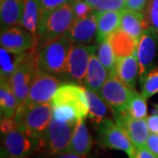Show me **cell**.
Masks as SVG:
<instances>
[{
  "label": "cell",
  "mask_w": 158,
  "mask_h": 158,
  "mask_svg": "<svg viewBox=\"0 0 158 158\" xmlns=\"http://www.w3.org/2000/svg\"><path fill=\"white\" fill-rule=\"evenodd\" d=\"M141 93L146 98L158 94V68H154L141 79Z\"/></svg>",
  "instance_id": "obj_29"
},
{
  "label": "cell",
  "mask_w": 158,
  "mask_h": 158,
  "mask_svg": "<svg viewBox=\"0 0 158 158\" xmlns=\"http://www.w3.org/2000/svg\"><path fill=\"white\" fill-rule=\"evenodd\" d=\"M69 0H40L41 18L47 16L49 12L59 8L60 6L65 5ZM42 20V19H41Z\"/></svg>",
  "instance_id": "obj_34"
},
{
  "label": "cell",
  "mask_w": 158,
  "mask_h": 158,
  "mask_svg": "<svg viewBox=\"0 0 158 158\" xmlns=\"http://www.w3.org/2000/svg\"><path fill=\"white\" fill-rule=\"evenodd\" d=\"M19 102L14 92L6 81L0 84V111L1 118H14Z\"/></svg>",
  "instance_id": "obj_25"
},
{
  "label": "cell",
  "mask_w": 158,
  "mask_h": 158,
  "mask_svg": "<svg viewBox=\"0 0 158 158\" xmlns=\"http://www.w3.org/2000/svg\"><path fill=\"white\" fill-rule=\"evenodd\" d=\"M75 19L69 1L49 12L41 20L39 34V44L40 47L51 40L64 35Z\"/></svg>",
  "instance_id": "obj_4"
},
{
  "label": "cell",
  "mask_w": 158,
  "mask_h": 158,
  "mask_svg": "<svg viewBox=\"0 0 158 158\" xmlns=\"http://www.w3.org/2000/svg\"><path fill=\"white\" fill-rule=\"evenodd\" d=\"M41 19L40 0H23L22 15L19 26L30 32L38 40V42Z\"/></svg>",
  "instance_id": "obj_16"
},
{
  "label": "cell",
  "mask_w": 158,
  "mask_h": 158,
  "mask_svg": "<svg viewBox=\"0 0 158 158\" xmlns=\"http://www.w3.org/2000/svg\"><path fill=\"white\" fill-rule=\"evenodd\" d=\"M27 52H14L4 48H0V77L1 81H7L19 65L27 56Z\"/></svg>",
  "instance_id": "obj_24"
},
{
  "label": "cell",
  "mask_w": 158,
  "mask_h": 158,
  "mask_svg": "<svg viewBox=\"0 0 158 158\" xmlns=\"http://www.w3.org/2000/svg\"><path fill=\"white\" fill-rule=\"evenodd\" d=\"M0 128L1 135H4L13 130L17 129L18 126L14 118H1Z\"/></svg>",
  "instance_id": "obj_36"
},
{
  "label": "cell",
  "mask_w": 158,
  "mask_h": 158,
  "mask_svg": "<svg viewBox=\"0 0 158 158\" xmlns=\"http://www.w3.org/2000/svg\"><path fill=\"white\" fill-rule=\"evenodd\" d=\"M148 127L150 133L158 134V113H154L146 118Z\"/></svg>",
  "instance_id": "obj_38"
},
{
  "label": "cell",
  "mask_w": 158,
  "mask_h": 158,
  "mask_svg": "<svg viewBox=\"0 0 158 158\" xmlns=\"http://www.w3.org/2000/svg\"><path fill=\"white\" fill-rule=\"evenodd\" d=\"M107 40L113 48L117 59L129 56L136 52L138 41L120 28L110 34Z\"/></svg>",
  "instance_id": "obj_21"
},
{
  "label": "cell",
  "mask_w": 158,
  "mask_h": 158,
  "mask_svg": "<svg viewBox=\"0 0 158 158\" xmlns=\"http://www.w3.org/2000/svg\"><path fill=\"white\" fill-rule=\"evenodd\" d=\"M158 48V33L148 27L137 46V59L139 62L140 78L154 69Z\"/></svg>",
  "instance_id": "obj_13"
},
{
  "label": "cell",
  "mask_w": 158,
  "mask_h": 158,
  "mask_svg": "<svg viewBox=\"0 0 158 158\" xmlns=\"http://www.w3.org/2000/svg\"><path fill=\"white\" fill-rule=\"evenodd\" d=\"M22 7L23 0H0L1 31L19 24Z\"/></svg>",
  "instance_id": "obj_22"
},
{
  "label": "cell",
  "mask_w": 158,
  "mask_h": 158,
  "mask_svg": "<svg viewBox=\"0 0 158 158\" xmlns=\"http://www.w3.org/2000/svg\"><path fill=\"white\" fill-rule=\"evenodd\" d=\"M85 93L88 99L89 113L88 118H90L96 125L106 118L108 112L107 104L101 98L98 92L85 88Z\"/></svg>",
  "instance_id": "obj_26"
},
{
  "label": "cell",
  "mask_w": 158,
  "mask_h": 158,
  "mask_svg": "<svg viewBox=\"0 0 158 158\" xmlns=\"http://www.w3.org/2000/svg\"><path fill=\"white\" fill-rule=\"evenodd\" d=\"M72 42L66 35L59 36L40 47L37 53V64L40 69L66 79L69 55Z\"/></svg>",
  "instance_id": "obj_1"
},
{
  "label": "cell",
  "mask_w": 158,
  "mask_h": 158,
  "mask_svg": "<svg viewBox=\"0 0 158 158\" xmlns=\"http://www.w3.org/2000/svg\"><path fill=\"white\" fill-rule=\"evenodd\" d=\"M76 125L58 121L52 118L44 137V149L49 155L69 151Z\"/></svg>",
  "instance_id": "obj_10"
},
{
  "label": "cell",
  "mask_w": 158,
  "mask_h": 158,
  "mask_svg": "<svg viewBox=\"0 0 158 158\" xmlns=\"http://www.w3.org/2000/svg\"><path fill=\"white\" fill-rule=\"evenodd\" d=\"M114 121L129 137L135 148L145 147L150 135L146 118L132 117L126 111L113 112Z\"/></svg>",
  "instance_id": "obj_12"
},
{
  "label": "cell",
  "mask_w": 158,
  "mask_h": 158,
  "mask_svg": "<svg viewBox=\"0 0 158 158\" xmlns=\"http://www.w3.org/2000/svg\"><path fill=\"white\" fill-rule=\"evenodd\" d=\"M119 28L132 36L138 42L148 28L143 12L123 9L121 11Z\"/></svg>",
  "instance_id": "obj_17"
},
{
  "label": "cell",
  "mask_w": 158,
  "mask_h": 158,
  "mask_svg": "<svg viewBox=\"0 0 158 158\" xmlns=\"http://www.w3.org/2000/svg\"><path fill=\"white\" fill-rule=\"evenodd\" d=\"M52 118L58 121L74 124H77L80 120L78 114L75 109L63 105L52 106Z\"/></svg>",
  "instance_id": "obj_30"
},
{
  "label": "cell",
  "mask_w": 158,
  "mask_h": 158,
  "mask_svg": "<svg viewBox=\"0 0 158 158\" xmlns=\"http://www.w3.org/2000/svg\"><path fill=\"white\" fill-rule=\"evenodd\" d=\"M60 78L44 70L37 69L30 85L26 104L51 103L57 89L62 85Z\"/></svg>",
  "instance_id": "obj_9"
},
{
  "label": "cell",
  "mask_w": 158,
  "mask_h": 158,
  "mask_svg": "<svg viewBox=\"0 0 158 158\" xmlns=\"http://www.w3.org/2000/svg\"><path fill=\"white\" fill-rule=\"evenodd\" d=\"M1 47L14 52H27L39 47L38 40L22 27H11L1 31Z\"/></svg>",
  "instance_id": "obj_14"
},
{
  "label": "cell",
  "mask_w": 158,
  "mask_h": 158,
  "mask_svg": "<svg viewBox=\"0 0 158 158\" xmlns=\"http://www.w3.org/2000/svg\"><path fill=\"white\" fill-rule=\"evenodd\" d=\"M97 11H121L126 0H85Z\"/></svg>",
  "instance_id": "obj_31"
},
{
  "label": "cell",
  "mask_w": 158,
  "mask_h": 158,
  "mask_svg": "<svg viewBox=\"0 0 158 158\" xmlns=\"http://www.w3.org/2000/svg\"><path fill=\"white\" fill-rule=\"evenodd\" d=\"M94 53H96L95 45L72 43L69 55L66 79L84 85L90 58Z\"/></svg>",
  "instance_id": "obj_11"
},
{
  "label": "cell",
  "mask_w": 158,
  "mask_h": 158,
  "mask_svg": "<svg viewBox=\"0 0 158 158\" xmlns=\"http://www.w3.org/2000/svg\"><path fill=\"white\" fill-rule=\"evenodd\" d=\"M99 142L103 147L124 151L129 158H133L135 148L129 137L118 125L109 118H105L97 125Z\"/></svg>",
  "instance_id": "obj_7"
},
{
  "label": "cell",
  "mask_w": 158,
  "mask_h": 158,
  "mask_svg": "<svg viewBox=\"0 0 158 158\" xmlns=\"http://www.w3.org/2000/svg\"><path fill=\"white\" fill-rule=\"evenodd\" d=\"M149 0H126L124 9L145 12Z\"/></svg>",
  "instance_id": "obj_35"
},
{
  "label": "cell",
  "mask_w": 158,
  "mask_h": 158,
  "mask_svg": "<svg viewBox=\"0 0 158 158\" xmlns=\"http://www.w3.org/2000/svg\"><path fill=\"white\" fill-rule=\"evenodd\" d=\"M92 145V138L90 135V131L85 124V118L80 119L74 129L69 151H72L79 155L87 156L90 153Z\"/></svg>",
  "instance_id": "obj_23"
},
{
  "label": "cell",
  "mask_w": 158,
  "mask_h": 158,
  "mask_svg": "<svg viewBox=\"0 0 158 158\" xmlns=\"http://www.w3.org/2000/svg\"><path fill=\"white\" fill-rule=\"evenodd\" d=\"M154 106H155V113H158V104H156V105H155Z\"/></svg>",
  "instance_id": "obj_41"
},
{
  "label": "cell",
  "mask_w": 158,
  "mask_h": 158,
  "mask_svg": "<svg viewBox=\"0 0 158 158\" xmlns=\"http://www.w3.org/2000/svg\"><path fill=\"white\" fill-rule=\"evenodd\" d=\"M97 10L90 15L83 19H75L73 24L66 32V35L74 44H90L97 36L98 22Z\"/></svg>",
  "instance_id": "obj_15"
},
{
  "label": "cell",
  "mask_w": 158,
  "mask_h": 158,
  "mask_svg": "<svg viewBox=\"0 0 158 158\" xmlns=\"http://www.w3.org/2000/svg\"><path fill=\"white\" fill-rule=\"evenodd\" d=\"M144 15L148 27L158 33V0H149Z\"/></svg>",
  "instance_id": "obj_32"
},
{
  "label": "cell",
  "mask_w": 158,
  "mask_h": 158,
  "mask_svg": "<svg viewBox=\"0 0 158 158\" xmlns=\"http://www.w3.org/2000/svg\"><path fill=\"white\" fill-rule=\"evenodd\" d=\"M37 48L29 50L22 62L6 81L17 98L19 106L25 104L27 100L33 77L36 69L39 68L37 64Z\"/></svg>",
  "instance_id": "obj_5"
},
{
  "label": "cell",
  "mask_w": 158,
  "mask_h": 158,
  "mask_svg": "<svg viewBox=\"0 0 158 158\" xmlns=\"http://www.w3.org/2000/svg\"><path fill=\"white\" fill-rule=\"evenodd\" d=\"M97 56L102 64L104 65V67L107 69L109 76L115 75L117 57L115 56L113 48L109 43L107 39L99 42L97 51Z\"/></svg>",
  "instance_id": "obj_27"
},
{
  "label": "cell",
  "mask_w": 158,
  "mask_h": 158,
  "mask_svg": "<svg viewBox=\"0 0 158 158\" xmlns=\"http://www.w3.org/2000/svg\"><path fill=\"white\" fill-rule=\"evenodd\" d=\"M14 119L19 129L43 141L52 119V106L25 103L19 106Z\"/></svg>",
  "instance_id": "obj_2"
},
{
  "label": "cell",
  "mask_w": 158,
  "mask_h": 158,
  "mask_svg": "<svg viewBox=\"0 0 158 158\" xmlns=\"http://www.w3.org/2000/svg\"><path fill=\"white\" fill-rule=\"evenodd\" d=\"M146 98L135 90L131 98L127 109L125 110L132 117L136 118H146L148 114V106Z\"/></svg>",
  "instance_id": "obj_28"
},
{
  "label": "cell",
  "mask_w": 158,
  "mask_h": 158,
  "mask_svg": "<svg viewBox=\"0 0 158 158\" xmlns=\"http://www.w3.org/2000/svg\"><path fill=\"white\" fill-rule=\"evenodd\" d=\"M76 19H83L94 12L95 9L85 0H69Z\"/></svg>",
  "instance_id": "obj_33"
},
{
  "label": "cell",
  "mask_w": 158,
  "mask_h": 158,
  "mask_svg": "<svg viewBox=\"0 0 158 158\" xmlns=\"http://www.w3.org/2000/svg\"><path fill=\"white\" fill-rule=\"evenodd\" d=\"M122 11V10H121ZM121 11H97V41L99 43L104 40H106L112 34L119 28Z\"/></svg>",
  "instance_id": "obj_20"
},
{
  "label": "cell",
  "mask_w": 158,
  "mask_h": 158,
  "mask_svg": "<svg viewBox=\"0 0 158 158\" xmlns=\"http://www.w3.org/2000/svg\"><path fill=\"white\" fill-rule=\"evenodd\" d=\"M115 75L128 87L135 90V85L139 76V62L137 53L129 56L117 59Z\"/></svg>",
  "instance_id": "obj_18"
},
{
  "label": "cell",
  "mask_w": 158,
  "mask_h": 158,
  "mask_svg": "<svg viewBox=\"0 0 158 158\" xmlns=\"http://www.w3.org/2000/svg\"><path fill=\"white\" fill-rule=\"evenodd\" d=\"M49 158H87V156H84V155H79V154L72 152V151H67L64 153L50 155Z\"/></svg>",
  "instance_id": "obj_40"
},
{
  "label": "cell",
  "mask_w": 158,
  "mask_h": 158,
  "mask_svg": "<svg viewBox=\"0 0 158 158\" xmlns=\"http://www.w3.org/2000/svg\"><path fill=\"white\" fill-rule=\"evenodd\" d=\"M51 106L63 105L73 108L80 119L88 117L89 105L85 87L77 83H64L59 86L51 100Z\"/></svg>",
  "instance_id": "obj_6"
},
{
  "label": "cell",
  "mask_w": 158,
  "mask_h": 158,
  "mask_svg": "<svg viewBox=\"0 0 158 158\" xmlns=\"http://www.w3.org/2000/svg\"><path fill=\"white\" fill-rule=\"evenodd\" d=\"M136 90L128 87L116 75L109 76L98 91V95L113 112L125 111Z\"/></svg>",
  "instance_id": "obj_8"
},
{
  "label": "cell",
  "mask_w": 158,
  "mask_h": 158,
  "mask_svg": "<svg viewBox=\"0 0 158 158\" xmlns=\"http://www.w3.org/2000/svg\"><path fill=\"white\" fill-rule=\"evenodd\" d=\"M109 77L107 69L104 67L99 61L96 53H94L90 58V63L87 69L84 85L85 88L98 92L101 89L103 85Z\"/></svg>",
  "instance_id": "obj_19"
},
{
  "label": "cell",
  "mask_w": 158,
  "mask_h": 158,
  "mask_svg": "<svg viewBox=\"0 0 158 158\" xmlns=\"http://www.w3.org/2000/svg\"><path fill=\"white\" fill-rule=\"evenodd\" d=\"M145 147L149 149L158 158V134L150 133Z\"/></svg>",
  "instance_id": "obj_37"
},
{
  "label": "cell",
  "mask_w": 158,
  "mask_h": 158,
  "mask_svg": "<svg viewBox=\"0 0 158 158\" xmlns=\"http://www.w3.org/2000/svg\"><path fill=\"white\" fill-rule=\"evenodd\" d=\"M44 149V141L19 128L2 135L1 157L29 158Z\"/></svg>",
  "instance_id": "obj_3"
},
{
  "label": "cell",
  "mask_w": 158,
  "mask_h": 158,
  "mask_svg": "<svg viewBox=\"0 0 158 158\" xmlns=\"http://www.w3.org/2000/svg\"><path fill=\"white\" fill-rule=\"evenodd\" d=\"M133 158H157L146 147L135 148V152Z\"/></svg>",
  "instance_id": "obj_39"
}]
</instances>
